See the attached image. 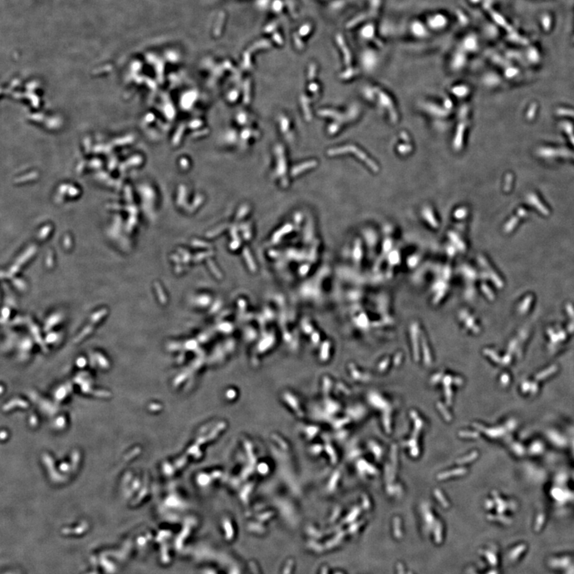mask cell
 <instances>
[{
  "instance_id": "1",
  "label": "cell",
  "mask_w": 574,
  "mask_h": 574,
  "mask_svg": "<svg viewBox=\"0 0 574 574\" xmlns=\"http://www.w3.org/2000/svg\"><path fill=\"white\" fill-rule=\"evenodd\" d=\"M335 152H336V153H347V152H351V153H354V154H355V155H356V157L359 158V159H361V160H363V161H365V163H366L367 165H368L369 168H371L372 169H373L374 171H375V172H377L378 171L377 164H376L371 159H369V158H368L366 155H365V153H363L362 151H360V149H358V148H356L355 146H353V145H351V146H345V148H341V149H337V150L335 151Z\"/></svg>"
}]
</instances>
